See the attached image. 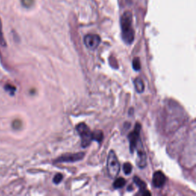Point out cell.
<instances>
[{
    "mask_svg": "<svg viewBox=\"0 0 196 196\" xmlns=\"http://www.w3.org/2000/svg\"><path fill=\"white\" fill-rule=\"evenodd\" d=\"M0 43L2 45H6V41H5L4 38H3V34L2 32V23L0 21Z\"/></svg>",
    "mask_w": 196,
    "mask_h": 196,
    "instance_id": "obj_17",
    "label": "cell"
},
{
    "mask_svg": "<svg viewBox=\"0 0 196 196\" xmlns=\"http://www.w3.org/2000/svg\"><path fill=\"white\" fill-rule=\"evenodd\" d=\"M133 181H134L135 184H136V185L139 188V191L141 192L142 195H150V192H149L147 190V185H146V183L143 181H142L140 179L137 177V176H135L133 178Z\"/></svg>",
    "mask_w": 196,
    "mask_h": 196,
    "instance_id": "obj_9",
    "label": "cell"
},
{
    "mask_svg": "<svg viewBox=\"0 0 196 196\" xmlns=\"http://www.w3.org/2000/svg\"><path fill=\"white\" fill-rule=\"evenodd\" d=\"M135 84V88H136V91L138 93H142L143 92L144 89H145V86H144L143 81H142V79L137 78L134 81Z\"/></svg>",
    "mask_w": 196,
    "mask_h": 196,
    "instance_id": "obj_10",
    "label": "cell"
},
{
    "mask_svg": "<svg viewBox=\"0 0 196 196\" xmlns=\"http://www.w3.org/2000/svg\"><path fill=\"white\" fill-rule=\"evenodd\" d=\"M120 165L114 151L111 150L109 152L107 158V172L112 179H115L120 173Z\"/></svg>",
    "mask_w": 196,
    "mask_h": 196,
    "instance_id": "obj_2",
    "label": "cell"
},
{
    "mask_svg": "<svg viewBox=\"0 0 196 196\" xmlns=\"http://www.w3.org/2000/svg\"><path fill=\"white\" fill-rule=\"evenodd\" d=\"M132 24H133V15L131 12L126 11L120 18V27L122 31V38L127 45L132 44L134 40L135 32Z\"/></svg>",
    "mask_w": 196,
    "mask_h": 196,
    "instance_id": "obj_1",
    "label": "cell"
},
{
    "mask_svg": "<svg viewBox=\"0 0 196 196\" xmlns=\"http://www.w3.org/2000/svg\"><path fill=\"white\" fill-rule=\"evenodd\" d=\"M84 44L90 50H95L99 46L101 39L100 37L95 34H88L84 37Z\"/></svg>",
    "mask_w": 196,
    "mask_h": 196,
    "instance_id": "obj_5",
    "label": "cell"
},
{
    "mask_svg": "<svg viewBox=\"0 0 196 196\" xmlns=\"http://www.w3.org/2000/svg\"><path fill=\"white\" fill-rule=\"evenodd\" d=\"M92 137L93 140H96L97 142L100 143L104 139V134H103L102 131L97 130L92 133Z\"/></svg>",
    "mask_w": 196,
    "mask_h": 196,
    "instance_id": "obj_11",
    "label": "cell"
},
{
    "mask_svg": "<svg viewBox=\"0 0 196 196\" xmlns=\"http://www.w3.org/2000/svg\"><path fill=\"white\" fill-rule=\"evenodd\" d=\"M62 179H63V176L62 174H60V173H58V174H56L54 176V179H53V182L55 183V184H58V183H60L62 181Z\"/></svg>",
    "mask_w": 196,
    "mask_h": 196,
    "instance_id": "obj_16",
    "label": "cell"
},
{
    "mask_svg": "<svg viewBox=\"0 0 196 196\" xmlns=\"http://www.w3.org/2000/svg\"><path fill=\"white\" fill-rule=\"evenodd\" d=\"M137 145L139 147H138V156L136 163H137L138 166L139 168H144L147 165V155H146L145 152H144L142 143L140 142V140L138 142Z\"/></svg>",
    "mask_w": 196,
    "mask_h": 196,
    "instance_id": "obj_7",
    "label": "cell"
},
{
    "mask_svg": "<svg viewBox=\"0 0 196 196\" xmlns=\"http://www.w3.org/2000/svg\"><path fill=\"white\" fill-rule=\"evenodd\" d=\"M141 126L139 123H136L134 128V130L130 133L128 139L130 140V147L131 152H133L134 149L137 147L138 142L139 141V134H140Z\"/></svg>",
    "mask_w": 196,
    "mask_h": 196,
    "instance_id": "obj_4",
    "label": "cell"
},
{
    "mask_svg": "<svg viewBox=\"0 0 196 196\" xmlns=\"http://www.w3.org/2000/svg\"><path fill=\"white\" fill-rule=\"evenodd\" d=\"M165 182V176L161 171L156 172L152 177V184L156 188L163 187Z\"/></svg>",
    "mask_w": 196,
    "mask_h": 196,
    "instance_id": "obj_8",
    "label": "cell"
},
{
    "mask_svg": "<svg viewBox=\"0 0 196 196\" xmlns=\"http://www.w3.org/2000/svg\"><path fill=\"white\" fill-rule=\"evenodd\" d=\"M125 184H126V180L123 178H118L115 180L114 183H113V187L114 189H121L125 185Z\"/></svg>",
    "mask_w": 196,
    "mask_h": 196,
    "instance_id": "obj_12",
    "label": "cell"
},
{
    "mask_svg": "<svg viewBox=\"0 0 196 196\" xmlns=\"http://www.w3.org/2000/svg\"><path fill=\"white\" fill-rule=\"evenodd\" d=\"M35 0H22V6L25 8H30L34 5Z\"/></svg>",
    "mask_w": 196,
    "mask_h": 196,
    "instance_id": "obj_15",
    "label": "cell"
},
{
    "mask_svg": "<svg viewBox=\"0 0 196 196\" xmlns=\"http://www.w3.org/2000/svg\"><path fill=\"white\" fill-rule=\"evenodd\" d=\"M133 67L135 70H139L141 68L140 60L139 58H135L133 61Z\"/></svg>",
    "mask_w": 196,
    "mask_h": 196,
    "instance_id": "obj_13",
    "label": "cell"
},
{
    "mask_svg": "<svg viewBox=\"0 0 196 196\" xmlns=\"http://www.w3.org/2000/svg\"><path fill=\"white\" fill-rule=\"evenodd\" d=\"M77 131L81 137V146L87 147L90 145L93 140L92 132L90 130V128L85 123H81L77 126Z\"/></svg>",
    "mask_w": 196,
    "mask_h": 196,
    "instance_id": "obj_3",
    "label": "cell"
},
{
    "mask_svg": "<svg viewBox=\"0 0 196 196\" xmlns=\"http://www.w3.org/2000/svg\"><path fill=\"white\" fill-rule=\"evenodd\" d=\"M132 169H133V168H132V165L130 163H126L123 165V172H124V173L126 175L130 174Z\"/></svg>",
    "mask_w": 196,
    "mask_h": 196,
    "instance_id": "obj_14",
    "label": "cell"
},
{
    "mask_svg": "<svg viewBox=\"0 0 196 196\" xmlns=\"http://www.w3.org/2000/svg\"><path fill=\"white\" fill-rule=\"evenodd\" d=\"M83 156H84L83 152H78V153L75 154H66V155L59 157L55 162L56 163H73V162H76L82 160Z\"/></svg>",
    "mask_w": 196,
    "mask_h": 196,
    "instance_id": "obj_6",
    "label": "cell"
}]
</instances>
